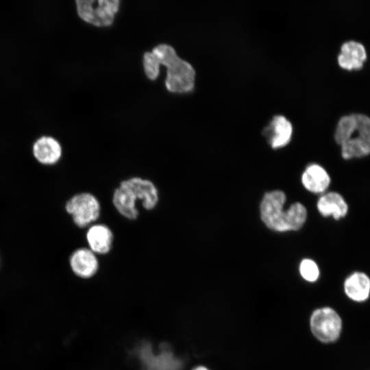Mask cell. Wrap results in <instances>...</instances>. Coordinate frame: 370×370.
Listing matches in <instances>:
<instances>
[{
  "mask_svg": "<svg viewBox=\"0 0 370 370\" xmlns=\"http://www.w3.org/2000/svg\"><path fill=\"white\" fill-rule=\"evenodd\" d=\"M167 68L165 84L173 92L190 91L195 84V71L188 62L181 59L170 45L161 44L155 47L151 52L143 56L145 72L150 79H155L159 75L160 65Z\"/></svg>",
  "mask_w": 370,
  "mask_h": 370,
  "instance_id": "cell-1",
  "label": "cell"
},
{
  "mask_svg": "<svg viewBox=\"0 0 370 370\" xmlns=\"http://www.w3.org/2000/svg\"><path fill=\"white\" fill-rule=\"evenodd\" d=\"M159 201L158 190L147 179L133 177L122 181L112 195V204L123 217L136 219L139 212L136 206L140 201L147 210L156 208Z\"/></svg>",
  "mask_w": 370,
  "mask_h": 370,
  "instance_id": "cell-2",
  "label": "cell"
},
{
  "mask_svg": "<svg viewBox=\"0 0 370 370\" xmlns=\"http://www.w3.org/2000/svg\"><path fill=\"white\" fill-rule=\"evenodd\" d=\"M286 195L282 190L267 193L260 203V217L264 225L277 232L299 230L307 218L305 206L299 202L293 204L283 210Z\"/></svg>",
  "mask_w": 370,
  "mask_h": 370,
  "instance_id": "cell-3",
  "label": "cell"
},
{
  "mask_svg": "<svg viewBox=\"0 0 370 370\" xmlns=\"http://www.w3.org/2000/svg\"><path fill=\"white\" fill-rule=\"evenodd\" d=\"M334 139L341 147L344 159L370 154V118L361 114L341 117L335 130Z\"/></svg>",
  "mask_w": 370,
  "mask_h": 370,
  "instance_id": "cell-4",
  "label": "cell"
},
{
  "mask_svg": "<svg viewBox=\"0 0 370 370\" xmlns=\"http://www.w3.org/2000/svg\"><path fill=\"white\" fill-rule=\"evenodd\" d=\"M310 328L318 341L323 343H332L341 336L343 321L334 308L321 307L312 312L310 318Z\"/></svg>",
  "mask_w": 370,
  "mask_h": 370,
  "instance_id": "cell-5",
  "label": "cell"
},
{
  "mask_svg": "<svg viewBox=\"0 0 370 370\" xmlns=\"http://www.w3.org/2000/svg\"><path fill=\"white\" fill-rule=\"evenodd\" d=\"M66 212L72 217L75 225L79 228L89 227L99 217L101 206L92 194L84 192L77 193L68 199Z\"/></svg>",
  "mask_w": 370,
  "mask_h": 370,
  "instance_id": "cell-6",
  "label": "cell"
},
{
  "mask_svg": "<svg viewBox=\"0 0 370 370\" xmlns=\"http://www.w3.org/2000/svg\"><path fill=\"white\" fill-rule=\"evenodd\" d=\"M119 0H77L79 16L96 26L110 25L119 9Z\"/></svg>",
  "mask_w": 370,
  "mask_h": 370,
  "instance_id": "cell-7",
  "label": "cell"
},
{
  "mask_svg": "<svg viewBox=\"0 0 370 370\" xmlns=\"http://www.w3.org/2000/svg\"><path fill=\"white\" fill-rule=\"evenodd\" d=\"M139 356L145 370H180L182 362L171 350L162 349L160 354L152 352L150 345H143Z\"/></svg>",
  "mask_w": 370,
  "mask_h": 370,
  "instance_id": "cell-8",
  "label": "cell"
},
{
  "mask_svg": "<svg viewBox=\"0 0 370 370\" xmlns=\"http://www.w3.org/2000/svg\"><path fill=\"white\" fill-rule=\"evenodd\" d=\"M69 265L72 272L82 279L92 278L98 272L99 263L97 254L89 248H78L71 254Z\"/></svg>",
  "mask_w": 370,
  "mask_h": 370,
  "instance_id": "cell-9",
  "label": "cell"
},
{
  "mask_svg": "<svg viewBox=\"0 0 370 370\" xmlns=\"http://www.w3.org/2000/svg\"><path fill=\"white\" fill-rule=\"evenodd\" d=\"M86 239L89 249L95 254H108L114 241V234L111 229L105 224H92L89 226Z\"/></svg>",
  "mask_w": 370,
  "mask_h": 370,
  "instance_id": "cell-10",
  "label": "cell"
},
{
  "mask_svg": "<svg viewBox=\"0 0 370 370\" xmlns=\"http://www.w3.org/2000/svg\"><path fill=\"white\" fill-rule=\"evenodd\" d=\"M32 153L36 161L43 165H53L62 156L60 143L51 136H43L34 143Z\"/></svg>",
  "mask_w": 370,
  "mask_h": 370,
  "instance_id": "cell-11",
  "label": "cell"
},
{
  "mask_svg": "<svg viewBox=\"0 0 370 370\" xmlns=\"http://www.w3.org/2000/svg\"><path fill=\"white\" fill-rule=\"evenodd\" d=\"M343 290L350 300L357 303L365 302L370 297V278L363 272L355 271L345 280Z\"/></svg>",
  "mask_w": 370,
  "mask_h": 370,
  "instance_id": "cell-12",
  "label": "cell"
},
{
  "mask_svg": "<svg viewBox=\"0 0 370 370\" xmlns=\"http://www.w3.org/2000/svg\"><path fill=\"white\" fill-rule=\"evenodd\" d=\"M292 132L291 122L284 116L278 115L273 118L263 133L271 147L275 149L286 145L291 140Z\"/></svg>",
  "mask_w": 370,
  "mask_h": 370,
  "instance_id": "cell-13",
  "label": "cell"
},
{
  "mask_svg": "<svg viewBox=\"0 0 370 370\" xmlns=\"http://www.w3.org/2000/svg\"><path fill=\"white\" fill-rule=\"evenodd\" d=\"M341 52L338 56L341 67L347 69H360L367 58L364 46L356 41L345 42L341 46Z\"/></svg>",
  "mask_w": 370,
  "mask_h": 370,
  "instance_id": "cell-14",
  "label": "cell"
},
{
  "mask_svg": "<svg viewBox=\"0 0 370 370\" xmlns=\"http://www.w3.org/2000/svg\"><path fill=\"white\" fill-rule=\"evenodd\" d=\"M304 188L314 193L325 192L330 184V177L323 167L317 164L308 165L301 175Z\"/></svg>",
  "mask_w": 370,
  "mask_h": 370,
  "instance_id": "cell-15",
  "label": "cell"
},
{
  "mask_svg": "<svg viewBox=\"0 0 370 370\" xmlns=\"http://www.w3.org/2000/svg\"><path fill=\"white\" fill-rule=\"evenodd\" d=\"M317 206L321 215L332 216L336 220L344 217L348 212L346 201L336 192H329L323 195L319 199Z\"/></svg>",
  "mask_w": 370,
  "mask_h": 370,
  "instance_id": "cell-16",
  "label": "cell"
},
{
  "mask_svg": "<svg viewBox=\"0 0 370 370\" xmlns=\"http://www.w3.org/2000/svg\"><path fill=\"white\" fill-rule=\"evenodd\" d=\"M301 277L309 282H316L319 277V269L317 263L311 259H304L299 264Z\"/></svg>",
  "mask_w": 370,
  "mask_h": 370,
  "instance_id": "cell-17",
  "label": "cell"
},
{
  "mask_svg": "<svg viewBox=\"0 0 370 370\" xmlns=\"http://www.w3.org/2000/svg\"><path fill=\"white\" fill-rule=\"evenodd\" d=\"M191 370H210V369L205 366L198 365L193 367Z\"/></svg>",
  "mask_w": 370,
  "mask_h": 370,
  "instance_id": "cell-18",
  "label": "cell"
}]
</instances>
